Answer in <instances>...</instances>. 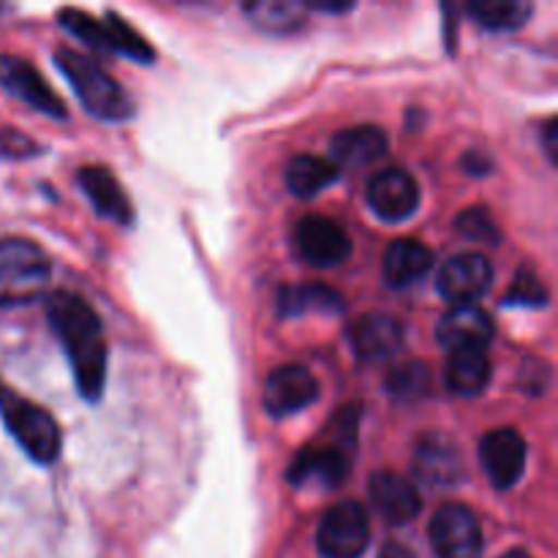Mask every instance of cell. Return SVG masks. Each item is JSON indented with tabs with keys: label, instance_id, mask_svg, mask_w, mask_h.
Here are the masks:
<instances>
[{
	"label": "cell",
	"instance_id": "26",
	"mask_svg": "<svg viewBox=\"0 0 558 558\" xmlns=\"http://www.w3.org/2000/svg\"><path fill=\"white\" fill-rule=\"evenodd\" d=\"M305 3H292V0H254L245 3V14L251 16L256 27L267 33H292L303 25L305 20Z\"/></svg>",
	"mask_w": 558,
	"mask_h": 558
},
{
	"label": "cell",
	"instance_id": "19",
	"mask_svg": "<svg viewBox=\"0 0 558 558\" xmlns=\"http://www.w3.org/2000/svg\"><path fill=\"white\" fill-rule=\"evenodd\" d=\"M76 183L85 191L98 216L118 223L134 221V207H131L129 196H125V191L120 189V183L107 167H82L76 172Z\"/></svg>",
	"mask_w": 558,
	"mask_h": 558
},
{
	"label": "cell",
	"instance_id": "27",
	"mask_svg": "<svg viewBox=\"0 0 558 558\" xmlns=\"http://www.w3.org/2000/svg\"><path fill=\"white\" fill-rule=\"evenodd\" d=\"M387 390L396 401H417L430 390V374L428 365L412 360L407 365H398L390 376H387Z\"/></svg>",
	"mask_w": 558,
	"mask_h": 558
},
{
	"label": "cell",
	"instance_id": "1",
	"mask_svg": "<svg viewBox=\"0 0 558 558\" xmlns=\"http://www.w3.org/2000/svg\"><path fill=\"white\" fill-rule=\"evenodd\" d=\"M49 325L63 343L82 398L98 401L107 381V341L96 311L71 292H54L47 303Z\"/></svg>",
	"mask_w": 558,
	"mask_h": 558
},
{
	"label": "cell",
	"instance_id": "21",
	"mask_svg": "<svg viewBox=\"0 0 558 558\" xmlns=\"http://www.w3.org/2000/svg\"><path fill=\"white\" fill-rule=\"evenodd\" d=\"M414 469L430 485H458L463 480L461 452L441 436L423 439V445L417 447V458H414Z\"/></svg>",
	"mask_w": 558,
	"mask_h": 558
},
{
	"label": "cell",
	"instance_id": "13",
	"mask_svg": "<svg viewBox=\"0 0 558 558\" xmlns=\"http://www.w3.org/2000/svg\"><path fill=\"white\" fill-rule=\"evenodd\" d=\"M352 458L343 450V445H308L294 456L292 469H289V483L294 488H338L347 480Z\"/></svg>",
	"mask_w": 558,
	"mask_h": 558
},
{
	"label": "cell",
	"instance_id": "25",
	"mask_svg": "<svg viewBox=\"0 0 558 558\" xmlns=\"http://www.w3.org/2000/svg\"><path fill=\"white\" fill-rule=\"evenodd\" d=\"M466 14L485 31L507 33L521 27L532 16V3H523V0H474L466 5Z\"/></svg>",
	"mask_w": 558,
	"mask_h": 558
},
{
	"label": "cell",
	"instance_id": "28",
	"mask_svg": "<svg viewBox=\"0 0 558 558\" xmlns=\"http://www.w3.org/2000/svg\"><path fill=\"white\" fill-rule=\"evenodd\" d=\"M456 227L463 238L477 240V243L496 245L501 238L499 229H496V223H494V218H490V213L485 210V207H472V210H463L461 216H458Z\"/></svg>",
	"mask_w": 558,
	"mask_h": 558
},
{
	"label": "cell",
	"instance_id": "14",
	"mask_svg": "<svg viewBox=\"0 0 558 558\" xmlns=\"http://www.w3.org/2000/svg\"><path fill=\"white\" fill-rule=\"evenodd\" d=\"M480 463L494 488H512L526 469V441L512 428L490 430L480 445Z\"/></svg>",
	"mask_w": 558,
	"mask_h": 558
},
{
	"label": "cell",
	"instance_id": "8",
	"mask_svg": "<svg viewBox=\"0 0 558 558\" xmlns=\"http://www.w3.org/2000/svg\"><path fill=\"white\" fill-rule=\"evenodd\" d=\"M368 205L381 221H407L420 207V185L407 169L387 167L368 180Z\"/></svg>",
	"mask_w": 558,
	"mask_h": 558
},
{
	"label": "cell",
	"instance_id": "3",
	"mask_svg": "<svg viewBox=\"0 0 558 558\" xmlns=\"http://www.w3.org/2000/svg\"><path fill=\"white\" fill-rule=\"evenodd\" d=\"M52 278V262L41 245L25 238L0 240V305L14 308L41 298Z\"/></svg>",
	"mask_w": 558,
	"mask_h": 558
},
{
	"label": "cell",
	"instance_id": "11",
	"mask_svg": "<svg viewBox=\"0 0 558 558\" xmlns=\"http://www.w3.org/2000/svg\"><path fill=\"white\" fill-rule=\"evenodd\" d=\"M0 87L36 112L49 114V118H65V104L60 101L58 93L27 60L16 58V54H0Z\"/></svg>",
	"mask_w": 558,
	"mask_h": 558
},
{
	"label": "cell",
	"instance_id": "7",
	"mask_svg": "<svg viewBox=\"0 0 558 558\" xmlns=\"http://www.w3.org/2000/svg\"><path fill=\"white\" fill-rule=\"evenodd\" d=\"M430 543L439 558H480L483 526L469 507L445 505L430 521Z\"/></svg>",
	"mask_w": 558,
	"mask_h": 558
},
{
	"label": "cell",
	"instance_id": "2",
	"mask_svg": "<svg viewBox=\"0 0 558 558\" xmlns=\"http://www.w3.org/2000/svg\"><path fill=\"white\" fill-rule=\"evenodd\" d=\"M54 63L60 65L63 76L74 93L80 96L82 107L93 114V118L109 120V123H120L134 114V101L129 93L118 85V80L107 74L101 65L87 54L74 52V49H58L54 52Z\"/></svg>",
	"mask_w": 558,
	"mask_h": 558
},
{
	"label": "cell",
	"instance_id": "18",
	"mask_svg": "<svg viewBox=\"0 0 558 558\" xmlns=\"http://www.w3.org/2000/svg\"><path fill=\"white\" fill-rule=\"evenodd\" d=\"M390 140L379 125H354V129L338 131L330 142V161L338 169H360L385 158Z\"/></svg>",
	"mask_w": 558,
	"mask_h": 558
},
{
	"label": "cell",
	"instance_id": "10",
	"mask_svg": "<svg viewBox=\"0 0 558 558\" xmlns=\"http://www.w3.org/2000/svg\"><path fill=\"white\" fill-rule=\"evenodd\" d=\"M494 283V265L483 254H458L439 270L436 287L452 305H472Z\"/></svg>",
	"mask_w": 558,
	"mask_h": 558
},
{
	"label": "cell",
	"instance_id": "12",
	"mask_svg": "<svg viewBox=\"0 0 558 558\" xmlns=\"http://www.w3.org/2000/svg\"><path fill=\"white\" fill-rule=\"evenodd\" d=\"M316 398H319V385H316L314 374L308 368H303V365H281V368L270 371V376H267L262 401H265L267 414L289 417V414L308 409Z\"/></svg>",
	"mask_w": 558,
	"mask_h": 558
},
{
	"label": "cell",
	"instance_id": "24",
	"mask_svg": "<svg viewBox=\"0 0 558 558\" xmlns=\"http://www.w3.org/2000/svg\"><path fill=\"white\" fill-rule=\"evenodd\" d=\"M341 178V169L322 156H298L287 167V189L300 199H311Z\"/></svg>",
	"mask_w": 558,
	"mask_h": 558
},
{
	"label": "cell",
	"instance_id": "15",
	"mask_svg": "<svg viewBox=\"0 0 558 558\" xmlns=\"http://www.w3.org/2000/svg\"><path fill=\"white\" fill-rule=\"evenodd\" d=\"M349 336H352L357 357L376 363V360H387L401 352L407 330H403V322L398 316L385 314V311H371L354 322Z\"/></svg>",
	"mask_w": 558,
	"mask_h": 558
},
{
	"label": "cell",
	"instance_id": "29",
	"mask_svg": "<svg viewBox=\"0 0 558 558\" xmlns=\"http://www.w3.org/2000/svg\"><path fill=\"white\" fill-rule=\"evenodd\" d=\"M507 305L512 303H521V305H545L548 303V292H545L543 281L534 276L532 270H521L518 278L512 281L510 294L505 298Z\"/></svg>",
	"mask_w": 558,
	"mask_h": 558
},
{
	"label": "cell",
	"instance_id": "20",
	"mask_svg": "<svg viewBox=\"0 0 558 558\" xmlns=\"http://www.w3.org/2000/svg\"><path fill=\"white\" fill-rule=\"evenodd\" d=\"M434 267V251L420 240H396L381 259V276L392 289H407L428 276Z\"/></svg>",
	"mask_w": 558,
	"mask_h": 558
},
{
	"label": "cell",
	"instance_id": "33",
	"mask_svg": "<svg viewBox=\"0 0 558 558\" xmlns=\"http://www.w3.org/2000/svg\"><path fill=\"white\" fill-rule=\"evenodd\" d=\"M501 558H532V556H529L526 550H510V554L501 556Z\"/></svg>",
	"mask_w": 558,
	"mask_h": 558
},
{
	"label": "cell",
	"instance_id": "6",
	"mask_svg": "<svg viewBox=\"0 0 558 558\" xmlns=\"http://www.w3.org/2000/svg\"><path fill=\"white\" fill-rule=\"evenodd\" d=\"M368 543V515L357 501H341L330 507L316 532V548L325 558H360Z\"/></svg>",
	"mask_w": 558,
	"mask_h": 558
},
{
	"label": "cell",
	"instance_id": "5",
	"mask_svg": "<svg viewBox=\"0 0 558 558\" xmlns=\"http://www.w3.org/2000/svg\"><path fill=\"white\" fill-rule=\"evenodd\" d=\"M58 22L71 36L80 38L82 44H87L93 49H101V52L123 54V58L136 60V63H150L156 58L150 44L129 22L114 14H109L107 20H96V16L85 14L80 9H63L58 14Z\"/></svg>",
	"mask_w": 558,
	"mask_h": 558
},
{
	"label": "cell",
	"instance_id": "30",
	"mask_svg": "<svg viewBox=\"0 0 558 558\" xmlns=\"http://www.w3.org/2000/svg\"><path fill=\"white\" fill-rule=\"evenodd\" d=\"M543 140H545V153H548L550 161H556V153H558V145H556V140H558V123H556V118H550L548 123H545Z\"/></svg>",
	"mask_w": 558,
	"mask_h": 558
},
{
	"label": "cell",
	"instance_id": "16",
	"mask_svg": "<svg viewBox=\"0 0 558 558\" xmlns=\"http://www.w3.org/2000/svg\"><path fill=\"white\" fill-rule=\"evenodd\" d=\"M371 501L376 512L392 526L414 521L423 510V499L412 480L398 472H374L371 474Z\"/></svg>",
	"mask_w": 558,
	"mask_h": 558
},
{
	"label": "cell",
	"instance_id": "22",
	"mask_svg": "<svg viewBox=\"0 0 558 558\" xmlns=\"http://www.w3.org/2000/svg\"><path fill=\"white\" fill-rule=\"evenodd\" d=\"M445 381L456 396H480L490 381V360L485 349H458V352H450L445 365Z\"/></svg>",
	"mask_w": 558,
	"mask_h": 558
},
{
	"label": "cell",
	"instance_id": "17",
	"mask_svg": "<svg viewBox=\"0 0 558 558\" xmlns=\"http://www.w3.org/2000/svg\"><path fill=\"white\" fill-rule=\"evenodd\" d=\"M494 319L480 305H456L447 311L436 327V338L445 349H485L494 341Z\"/></svg>",
	"mask_w": 558,
	"mask_h": 558
},
{
	"label": "cell",
	"instance_id": "31",
	"mask_svg": "<svg viewBox=\"0 0 558 558\" xmlns=\"http://www.w3.org/2000/svg\"><path fill=\"white\" fill-rule=\"evenodd\" d=\"M379 558H414L412 550L401 543H387L385 550H381Z\"/></svg>",
	"mask_w": 558,
	"mask_h": 558
},
{
	"label": "cell",
	"instance_id": "9",
	"mask_svg": "<svg viewBox=\"0 0 558 558\" xmlns=\"http://www.w3.org/2000/svg\"><path fill=\"white\" fill-rule=\"evenodd\" d=\"M294 240H298L300 256L314 267H336L352 254V240L347 229L327 216L303 218L294 229Z\"/></svg>",
	"mask_w": 558,
	"mask_h": 558
},
{
	"label": "cell",
	"instance_id": "23",
	"mask_svg": "<svg viewBox=\"0 0 558 558\" xmlns=\"http://www.w3.org/2000/svg\"><path fill=\"white\" fill-rule=\"evenodd\" d=\"M276 305L281 316L341 314L343 298L325 283H303V287H283Z\"/></svg>",
	"mask_w": 558,
	"mask_h": 558
},
{
	"label": "cell",
	"instance_id": "4",
	"mask_svg": "<svg viewBox=\"0 0 558 558\" xmlns=\"http://www.w3.org/2000/svg\"><path fill=\"white\" fill-rule=\"evenodd\" d=\"M0 414L16 445L36 463H52L60 452V428L47 409L0 385Z\"/></svg>",
	"mask_w": 558,
	"mask_h": 558
},
{
	"label": "cell",
	"instance_id": "32",
	"mask_svg": "<svg viewBox=\"0 0 558 558\" xmlns=\"http://www.w3.org/2000/svg\"><path fill=\"white\" fill-rule=\"evenodd\" d=\"M466 169H472L474 174H483V172H488L490 169V161H485V158H480V153H469L466 156Z\"/></svg>",
	"mask_w": 558,
	"mask_h": 558
}]
</instances>
